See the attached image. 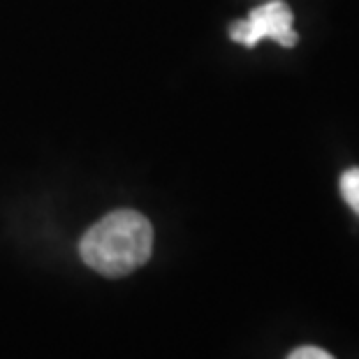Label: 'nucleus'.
I'll list each match as a JSON object with an SVG mask.
<instances>
[{
    "instance_id": "obj_1",
    "label": "nucleus",
    "mask_w": 359,
    "mask_h": 359,
    "mask_svg": "<svg viewBox=\"0 0 359 359\" xmlns=\"http://www.w3.org/2000/svg\"><path fill=\"white\" fill-rule=\"evenodd\" d=\"M154 227L147 216L130 209L114 211L90 227L79 241L83 264L109 278H121L149 262Z\"/></svg>"
},
{
    "instance_id": "obj_2",
    "label": "nucleus",
    "mask_w": 359,
    "mask_h": 359,
    "mask_svg": "<svg viewBox=\"0 0 359 359\" xmlns=\"http://www.w3.org/2000/svg\"><path fill=\"white\" fill-rule=\"evenodd\" d=\"M230 37L246 47H255L266 37L283 47H294L299 40L292 28V10L283 0H271L262 7H255L246 21H234L230 26Z\"/></svg>"
},
{
    "instance_id": "obj_3",
    "label": "nucleus",
    "mask_w": 359,
    "mask_h": 359,
    "mask_svg": "<svg viewBox=\"0 0 359 359\" xmlns=\"http://www.w3.org/2000/svg\"><path fill=\"white\" fill-rule=\"evenodd\" d=\"M341 195L346 204L359 216V167L343 172L341 177Z\"/></svg>"
},
{
    "instance_id": "obj_4",
    "label": "nucleus",
    "mask_w": 359,
    "mask_h": 359,
    "mask_svg": "<svg viewBox=\"0 0 359 359\" xmlns=\"http://www.w3.org/2000/svg\"><path fill=\"white\" fill-rule=\"evenodd\" d=\"M287 359H334V357L316 346H304V348L292 350V353L287 355Z\"/></svg>"
}]
</instances>
